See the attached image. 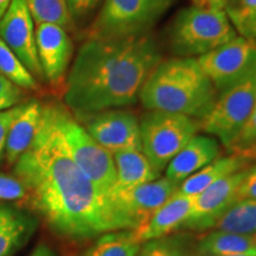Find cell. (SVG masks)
Masks as SVG:
<instances>
[{
    "instance_id": "cell-1",
    "label": "cell",
    "mask_w": 256,
    "mask_h": 256,
    "mask_svg": "<svg viewBox=\"0 0 256 256\" xmlns=\"http://www.w3.org/2000/svg\"><path fill=\"white\" fill-rule=\"evenodd\" d=\"M14 174L57 235L80 242L119 230L110 200L74 162L44 104L38 132Z\"/></svg>"
},
{
    "instance_id": "cell-2",
    "label": "cell",
    "mask_w": 256,
    "mask_h": 256,
    "mask_svg": "<svg viewBox=\"0 0 256 256\" xmlns=\"http://www.w3.org/2000/svg\"><path fill=\"white\" fill-rule=\"evenodd\" d=\"M162 60L152 34L119 40L87 38L66 75V107L81 116L132 106Z\"/></svg>"
},
{
    "instance_id": "cell-3",
    "label": "cell",
    "mask_w": 256,
    "mask_h": 256,
    "mask_svg": "<svg viewBox=\"0 0 256 256\" xmlns=\"http://www.w3.org/2000/svg\"><path fill=\"white\" fill-rule=\"evenodd\" d=\"M215 86L194 57L162 60L147 78L139 100L147 110L183 114L202 121L215 104Z\"/></svg>"
},
{
    "instance_id": "cell-4",
    "label": "cell",
    "mask_w": 256,
    "mask_h": 256,
    "mask_svg": "<svg viewBox=\"0 0 256 256\" xmlns=\"http://www.w3.org/2000/svg\"><path fill=\"white\" fill-rule=\"evenodd\" d=\"M238 36L224 11L188 6L178 12L168 28V46L177 57H198Z\"/></svg>"
},
{
    "instance_id": "cell-5",
    "label": "cell",
    "mask_w": 256,
    "mask_h": 256,
    "mask_svg": "<svg viewBox=\"0 0 256 256\" xmlns=\"http://www.w3.org/2000/svg\"><path fill=\"white\" fill-rule=\"evenodd\" d=\"M44 107L60 130L74 162L108 198L116 184L113 154L92 139L66 106L48 104Z\"/></svg>"
},
{
    "instance_id": "cell-6",
    "label": "cell",
    "mask_w": 256,
    "mask_h": 256,
    "mask_svg": "<svg viewBox=\"0 0 256 256\" xmlns=\"http://www.w3.org/2000/svg\"><path fill=\"white\" fill-rule=\"evenodd\" d=\"M176 0H104L87 38H132L151 34Z\"/></svg>"
},
{
    "instance_id": "cell-7",
    "label": "cell",
    "mask_w": 256,
    "mask_h": 256,
    "mask_svg": "<svg viewBox=\"0 0 256 256\" xmlns=\"http://www.w3.org/2000/svg\"><path fill=\"white\" fill-rule=\"evenodd\" d=\"M139 124L142 153L159 174L200 130V120L160 110H147Z\"/></svg>"
},
{
    "instance_id": "cell-8",
    "label": "cell",
    "mask_w": 256,
    "mask_h": 256,
    "mask_svg": "<svg viewBox=\"0 0 256 256\" xmlns=\"http://www.w3.org/2000/svg\"><path fill=\"white\" fill-rule=\"evenodd\" d=\"M256 101V72L217 95L210 113L200 121V130L230 150L249 119Z\"/></svg>"
},
{
    "instance_id": "cell-9",
    "label": "cell",
    "mask_w": 256,
    "mask_h": 256,
    "mask_svg": "<svg viewBox=\"0 0 256 256\" xmlns=\"http://www.w3.org/2000/svg\"><path fill=\"white\" fill-rule=\"evenodd\" d=\"M178 183L162 178L127 190L110 194L112 210L119 230H134L144 226L179 188Z\"/></svg>"
},
{
    "instance_id": "cell-10",
    "label": "cell",
    "mask_w": 256,
    "mask_h": 256,
    "mask_svg": "<svg viewBox=\"0 0 256 256\" xmlns=\"http://www.w3.org/2000/svg\"><path fill=\"white\" fill-rule=\"evenodd\" d=\"M197 60L220 94L256 72V40L236 36Z\"/></svg>"
},
{
    "instance_id": "cell-11",
    "label": "cell",
    "mask_w": 256,
    "mask_h": 256,
    "mask_svg": "<svg viewBox=\"0 0 256 256\" xmlns=\"http://www.w3.org/2000/svg\"><path fill=\"white\" fill-rule=\"evenodd\" d=\"M98 145L112 154L124 150H142L139 119L133 112L114 108L78 116Z\"/></svg>"
},
{
    "instance_id": "cell-12",
    "label": "cell",
    "mask_w": 256,
    "mask_h": 256,
    "mask_svg": "<svg viewBox=\"0 0 256 256\" xmlns=\"http://www.w3.org/2000/svg\"><path fill=\"white\" fill-rule=\"evenodd\" d=\"M248 168L220 179L194 196L190 212L178 232H202L214 228L223 214L236 203L238 188Z\"/></svg>"
},
{
    "instance_id": "cell-13",
    "label": "cell",
    "mask_w": 256,
    "mask_h": 256,
    "mask_svg": "<svg viewBox=\"0 0 256 256\" xmlns=\"http://www.w3.org/2000/svg\"><path fill=\"white\" fill-rule=\"evenodd\" d=\"M0 40L37 80H43L36 46V28L25 0H12L0 19Z\"/></svg>"
},
{
    "instance_id": "cell-14",
    "label": "cell",
    "mask_w": 256,
    "mask_h": 256,
    "mask_svg": "<svg viewBox=\"0 0 256 256\" xmlns=\"http://www.w3.org/2000/svg\"><path fill=\"white\" fill-rule=\"evenodd\" d=\"M36 46L43 80L58 87L66 82L74 54L68 30L55 24H36Z\"/></svg>"
},
{
    "instance_id": "cell-15",
    "label": "cell",
    "mask_w": 256,
    "mask_h": 256,
    "mask_svg": "<svg viewBox=\"0 0 256 256\" xmlns=\"http://www.w3.org/2000/svg\"><path fill=\"white\" fill-rule=\"evenodd\" d=\"M220 153V147L216 138L196 134L170 162L166 168V178L180 184L191 174L218 158Z\"/></svg>"
},
{
    "instance_id": "cell-16",
    "label": "cell",
    "mask_w": 256,
    "mask_h": 256,
    "mask_svg": "<svg viewBox=\"0 0 256 256\" xmlns=\"http://www.w3.org/2000/svg\"><path fill=\"white\" fill-rule=\"evenodd\" d=\"M43 104L38 100H28L18 104V113L10 127L6 140L5 160L8 165H14L28 151L40 126Z\"/></svg>"
},
{
    "instance_id": "cell-17",
    "label": "cell",
    "mask_w": 256,
    "mask_h": 256,
    "mask_svg": "<svg viewBox=\"0 0 256 256\" xmlns=\"http://www.w3.org/2000/svg\"><path fill=\"white\" fill-rule=\"evenodd\" d=\"M38 220L18 206L0 204V256H14L30 241Z\"/></svg>"
},
{
    "instance_id": "cell-18",
    "label": "cell",
    "mask_w": 256,
    "mask_h": 256,
    "mask_svg": "<svg viewBox=\"0 0 256 256\" xmlns=\"http://www.w3.org/2000/svg\"><path fill=\"white\" fill-rule=\"evenodd\" d=\"M192 200V196L176 192L144 226L133 230L138 241L144 243L178 232L179 226L190 212Z\"/></svg>"
},
{
    "instance_id": "cell-19",
    "label": "cell",
    "mask_w": 256,
    "mask_h": 256,
    "mask_svg": "<svg viewBox=\"0 0 256 256\" xmlns=\"http://www.w3.org/2000/svg\"><path fill=\"white\" fill-rule=\"evenodd\" d=\"M252 159L247 156L232 153L228 156H222L211 162L209 165L204 166L200 171L188 177L179 185L178 192L185 196H197L202 191H204L211 184L216 183L220 179L228 177V176L241 171L254 164Z\"/></svg>"
},
{
    "instance_id": "cell-20",
    "label": "cell",
    "mask_w": 256,
    "mask_h": 256,
    "mask_svg": "<svg viewBox=\"0 0 256 256\" xmlns=\"http://www.w3.org/2000/svg\"><path fill=\"white\" fill-rule=\"evenodd\" d=\"M116 168V184L112 192L127 190L156 180L159 177L142 151L124 150L113 153ZM110 192V194H112Z\"/></svg>"
},
{
    "instance_id": "cell-21",
    "label": "cell",
    "mask_w": 256,
    "mask_h": 256,
    "mask_svg": "<svg viewBox=\"0 0 256 256\" xmlns=\"http://www.w3.org/2000/svg\"><path fill=\"white\" fill-rule=\"evenodd\" d=\"M197 252L200 256H256V234L238 235L215 230L198 238Z\"/></svg>"
},
{
    "instance_id": "cell-22",
    "label": "cell",
    "mask_w": 256,
    "mask_h": 256,
    "mask_svg": "<svg viewBox=\"0 0 256 256\" xmlns=\"http://www.w3.org/2000/svg\"><path fill=\"white\" fill-rule=\"evenodd\" d=\"M140 246L133 230H116L95 238L87 248L74 256H136Z\"/></svg>"
},
{
    "instance_id": "cell-23",
    "label": "cell",
    "mask_w": 256,
    "mask_h": 256,
    "mask_svg": "<svg viewBox=\"0 0 256 256\" xmlns=\"http://www.w3.org/2000/svg\"><path fill=\"white\" fill-rule=\"evenodd\" d=\"M197 242L190 232L168 234L142 243L136 256H200Z\"/></svg>"
},
{
    "instance_id": "cell-24",
    "label": "cell",
    "mask_w": 256,
    "mask_h": 256,
    "mask_svg": "<svg viewBox=\"0 0 256 256\" xmlns=\"http://www.w3.org/2000/svg\"><path fill=\"white\" fill-rule=\"evenodd\" d=\"M214 228L238 235L256 234V200L236 202L217 220Z\"/></svg>"
},
{
    "instance_id": "cell-25",
    "label": "cell",
    "mask_w": 256,
    "mask_h": 256,
    "mask_svg": "<svg viewBox=\"0 0 256 256\" xmlns=\"http://www.w3.org/2000/svg\"><path fill=\"white\" fill-rule=\"evenodd\" d=\"M34 24H55L66 30L75 28L66 0H25Z\"/></svg>"
},
{
    "instance_id": "cell-26",
    "label": "cell",
    "mask_w": 256,
    "mask_h": 256,
    "mask_svg": "<svg viewBox=\"0 0 256 256\" xmlns=\"http://www.w3.org/2000/svg\"><path fill=\"white\" fill-rule=\"evenodd\" d=\"M0 75L23 90H37L40 83L22 60L0 40Z\"/></svg>"
},
{
    "instance_id": "cell-27",
    "label": "cell",
    "mask_w": 256,
    "mask_h": 256,
    "mask_svg": "<svg viewBox=\"0 0 256 256\" xmlns=\"http://www.w3.org/2000/svg\"><path fill=\"white\" fill-rule=\"evenodd\" d=\"M224 12L236 34L256 40V0H228Z\"/></svg>"
},
{
    "instance_id": "cell-28",
    "label": "cell",
    "mask_w": 256,
    "mask_h": 256,
    "mask_svg": "<svg viewBox=\"0 0 256 256\" xmlns=\"http://www.w3.org/2000/svg\"><path fill=\"white\" fill-rule=\"evenodd\" d=\"M254 146H256V101L249 119L229 151L232 153H242Z\"/></svg>"
},
{
    "instance_id": "cell-29",
    "label": "cell",
    "mask_w": 256,
    "mask_h": 256,
    "mask_svg": "<svg viewBox=\"0 0 256 256\" xmlns=\"http://www.w3.org/2000/svg\"><path fill=\"white\" fill-rule=\"evenodd\" d=\"M0 200H26V191L17 178L0 174Z\"/></svg>"
},
{
    "instance_id": "cell-30",
    "label": "cell",
    "mask_w": 256,
    "mask_h": 256,
    "mask_svg": "<svg viewBox=\"0 0 256 256\" xmlns=\"http://www.w3.org/2000/svg\"><path fill=\"white\" fill-rule=\"evenodd\" d=\"M66 2L72 22L76 26L88 20L104 0H66Z\"/></svg>"
},
{
    "instance_id": "cell-31",
    "label": "cell",
    "mask_w": 256,
    "mask_h": 256,
    "mask_svg": "<svg viewBox=\"0 0 256 256\" xmlns=\"http://www.w3.org/2000/svg\"><path fill=\"white\" fill-rule=\"evenodd\" d=\"M22 98H23V89L0 75V112L19 104Z\"/></svg>"
},
{
    "instance_id": "cell-32",
    "label": "cell",
    "mask_w": 256,
    "mask_h": 256,
    "mask_svg": "<svg viewBox=\"0 0 256 256\" xmlns=\"http://www.w3.org/2000/svg\"><path fill=\"white\" fill-rule=\"evenodd\" d=\"M241 200H256V162L247 168V174L238 188L236 202Z\"/></svg>"
},
{
    "instance_id": "cell-33",
    "label": "cell",
    "mask_w": 256,
    "mask_h": 256,
    "mask_svg": "<svg viewBox=\"0 0 256 256\" xmlns=\"http://www.w3.org/2000/svg\"><path fill=\"white\" fill-rule=\"evenodd\" d=\"M18 113V104L10 110L0 112V162L5 158L6 140L10 132V127L14 122L16 115Z\"/></svg>"
},
{
    "instance_id": "cell-34",
    "label": "cell",
    "mask_w": 256,
    "mask_h": 256,
    "mask_svg": "<svg viewBox=\"0 0 256 256\" xmlns=\"http://www.w3.org/2000/svg\"><path fill=\"white\" fill-rule=\"evenodd\" d=\"M192 5L197 8L215 10V11H224L228 0H191Z\"/></svg>"
},
{
    "instance_id": "cell-35",
    "label": "cell",
    "mask_w": 256,
    "mask_h": 256,
    "mask_svg": "<svg viewBox=\"0 0 256 256\" xmlns=\"http://www.w3.org/2000/svg\"><path fill=\"white\" fill-rule=\"evenodd\" d=\"M30 256H58L52 248L46 244H40L31 252Z\"/></svg>"
},
{
    "instance_id": "cell-36",
    "label": "cell",
    "mask_w": 256,
    "mask_h": 256,
    "mask_svg": "<svg viewBox=\"0 0 256 256\" xmlns=\"http://www.w3.org/2000/svg\"><path fill=\"white\" fill-rule=\"evenodd\" d=\"M240 154L247 156V158H249V159H252V160H254V162H256V146L252 147V148L247 150V151L240 153Z\"/></svg>"
},
{
    "instance_id": "cell-37",
    "label": "cell",
    "mask_w": 256,
    "mask_h": 256,
    "mask_svg": "<svg viewBox=\"0 0 256 256\" xmlns=\"http://www.w3.org/2000/svg\"><path fill=\"white\" fill-rule=\"evenodd\" d=\"M12 0H0V19H2V16L6 12V10L8 8L10 4H11Z\"/></svg>"
},
{
    "instance_id": "cell-38",
    "label": "cell",
    "mask_w": 256,
    "mask_h": 256,
    "mask_svg": "<svg viewBox=\"0 0 256 256\" xmlns=\"http://www.w3.org/2000/svg\"><path fill=\"white\" fill-rule=\"evenodd\" d=\"M230 256H247V255H230Z\"/></svg>"
}]
</instances>
